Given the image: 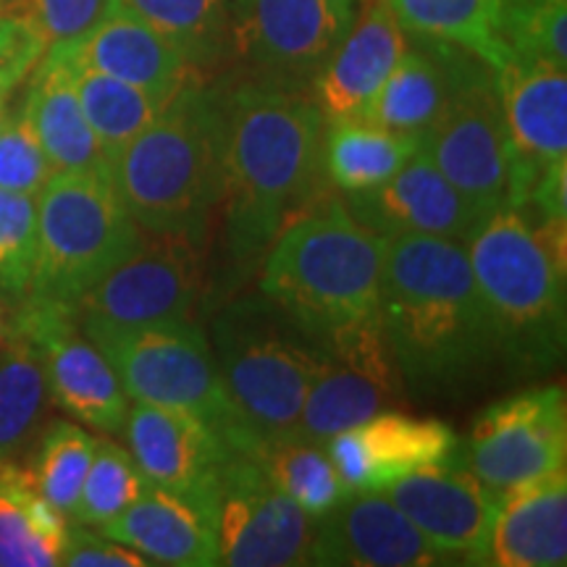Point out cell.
I'll list each match as a JSON object with an SVG mask.
<instances>
[{
  "label": "cell",
  "mask_w": 567,
  "mask_h": 567,
  "mask_svg": "<svg viewBox=\"0 0 567 567\" xmlns=\"http://www.w3.org/2000/svg\"><path fill=\"white\" fill-rule=\"evenodd\" d=\"M421 151V137H410L365 118H344L326 126L323 174L342 195L363 193L392 179Z\"/></svg>",
  "instance_id": "cell-29"
},
{
  "label": "cell",
  "mask_w": 567,
  "mask_h": 567,
  "mask_svg": "<svg viewBox=\"0 0 567 567\" xmlns=\"http://www.w3.org/2000/svg\"><path fill=\"white\" fill-rule=\"evenodd\" d=\"M457 444L455 431L444 421L384 410L339 431L323 446L344 492H384L415 467L450 457Z\"/></svg>",
  "instance_id": "cell-20"
},
{
  "label": "cell",
  "mask_w": 567,
  "mask_h": 567,
  "mask_svg": "<svg viewBox=\"0 0 567 567\" xmlns=\"http://www.w3.org/2000/svg\"><path fill=\"white\" fill-rule=\"evenodd\" d=\"M130 400L187 410L208 423L226 444L234 439V415L218 379L216 358L195 321L151 326L80 323Z\"/></svg>",
  "instance_id": "cell-8"
},
{
  "label": "cell",
  "mask_w": 567,
  "mask_h": 567,
  "mask_svg": "<svg viewBox=\"0 0 567 567\" xmlns=\"http://www.w3.org/2000/svg\"><path fill=\"white\" fill-rule=\"evenodd\" d=\"M499 38L515 59L567 66V0H505Z\"/></svg>",
  "instance_id": "cell-37"
},
{
  "label": "cell",
  "mask_w": 567,
  "mask_h": 567,
  "mask_svg": "<svg viewBox=\"0 0 567 567\" xmlns=\"http://www.w3.org/2000/svg\"><path fill=\"white\" fill-rule=\"evenodd\" d=\"M384 247L342 200L321 195L266 250L260 295L321 342L379 321Z\"/></svg>",
  "instance_id": "cell-5"
},
{
  "label": "cell",
  "mask_w": 567,
  "mask_h": 567,
  "mask_svg": "<svg viewBox=\"0 0 567 567\" xmlns=\"http://www.w3.org/2000/svg\"><path fill=\"white\" fill-rule=\"evenodd\" d=\"M384 6L410 38L463 48L494 71L509 59L499 38L505 0H384Z\"/></svg>",
  "instance_id": "cell-30"
},
{
  "label": "cell",
  "mask_w": 567,
  "mask_h": 567,
  "mask_svg": "<svg viewBox=\"0 0 567 567\" xmlns=\"http://www.w3.org/2000/svg\"><path fill=\"white\" fill-rule=\"evenodd\" d=\"M567 563V476L563 471L515 486L494 502L476 565L563 567Z\"/></svg>",
  "instance_id": "cell-24"
},
{
  "label": "cell",
  "mask_w": 567,
  "mask_h": 567,
  "mask_svg": "<svg viewBox=\"0 0 567 567\" xmlns=\"http://www.w3.org/2000/svg\"><path fill=\"white\" fill-rule=\"evenodd\" d=\"M38 260V197L0 189V295L11 305L30 297Z\"/></svg>",
  "instance_id": "cell-38"
},
{
  "label": "cell",
  "mask_w": 567,
  "mask_h": 567,
  "mask_svg": "<svg viewBox=\"0 0 567 567\" xmlns=\"http://www.w3.org/2000/svg\"><path fill=\"white\" fill-rule=\"evenodd\" d=\"M118 9L151 24L200 71L231 59L229 0H116Z\"/></svg>",
  "instance_id": "cell-32"
},
{
  "label": "cell",
  "mask_w": 567,
  "mask_h": 567,
  "mask_svg": "<svg viewBox=\"0 0 567 567\" xmlns=\"http://www.w3.org/2000/svg\"><path fill=\"white\" fill-rule=\"evenodd\" d=\"M421 147L481 221L505 208L509 137L492 66L481 59L467 63L450 103L421 137Z\"/></svg>",
  "instance_id": "cell-9"
},
{
  "label": "cell",
  "mask_w": 567,
  "mask_h": 567,
  "mask_svg": "<svg viewBox=\"0 0 567 567\" xmlns=\"http://www.w3.org/2000/svg\"><path fill=\"white\" fill-rule=\"evenodd\" d=\"M342 203L365 229L384 239L423 234L465 245L481 224L478 213L444 179L423 147L392 179L344 195Z\"/></svg>",
  "instance_id": "cell-19"
},
{
  "label": "cell",
  "mask_w": 567,
  "mask_h": 567,
  "mask_svg": "<svg viewBox=\"0 0 567 567\" xmlns=\"http://www.w3.org/2000/svg\"><path fill=\"white\" fill-rule=\"evenodd\" d=\"M384 494L439 557H465V563L476 565L492 526L494 499L457 450L396 478Z\"/></svg>",
  "instance_id": "cell-18"
},
{
  "label": "cell",
  "mask_w": 567,
  "mask_h": 567,
  "mask_svg": "<svg viewBox=\"0 0 567 567\" xmlns=\"http://www.w3.org/2000/svg\"><path fill=\"white\" fill-rule=\"evenodd\" d=\"M66 520L34 492L24 471H0V567L61 565Z\"/></svg>",
  "instance_id": "cell-31"
},
{
  "label": "cell",
  "mask_w": 567,
  "mask_h": 567,
  "mask_svg": "<svg viewBox=\"0 0 567 567\" xmlns=\"http://www.w3.org/2000/svg\"><path fill=\"white\" fill-rule=\"evenodd\" d=\"M48 53L74 66L101 71L134 84L151 92L161 103L172 101L184 84L197 76V71L184 61L172 42L118 6L80 40L51 45Z\"/></svg>",
  "instance_id": "cell-22"
},
{
  "label": "cell",
  "mask_w": 567,
  "mask_h": 567,
  "mask_svg": "<svg viewBox=\"0 0 567 567\" xmlns=\"http://www.w3.org/2000/svg\"><path fill=\"white\" fill-rule=\"evenodd\" d=\"M247 455L258 460L276 488L287 494L310 520L323 517L347 494L323 444L289 436L255 446Z\"/></svg>",
  "instance_id": "cell-34"
},
{
  "label": "cell",
  "mask_w": 567,
  "mask_h": 567,
  "mask_svg": "<svg viewBox=\"0 0 567 567\" xmlns=\"http://www.w3.org/2000/svg\"><path fill=\"white\" fill-rule=\"evenodd\" d=\"M6 6H9V0H0V13H6Z\"/></svg>",
  "instance_id": "cell-45"
},
{
  "label": "cell",
  "mask_w": 567,
  "mask_h": 567,
  "mask_svg": "<svg viewBox=\"0 0 567 567\" xmlns=\"http://www.w3.org/2000/svg\"><path fill=\"white\" fill-rule=\"evenodd\" d=\"M151 237L76 302V323L151 326L193 321L205 287L203 243L174 234Z\"/></svg>",
  "instance_id": "cell-13"
},
{
  "label": "cell",
  "mask_w": 567,
  "mask_h": 567,
  "mask_svg": "<svg viewBox=\"0 0 567 567\" xmlns=\"http://www.w3.org/2000/svg\"><path fill=\"white\" fill-rule=\"evenodd\" d=\"M147 478L142 476L132 452L111 439H97L95 455L84 476L80 499L71 509L69 520L97 528L113 520L145 492Z\"/></svg>",
  "instance_id": "cell-36"
},
{
  "label": "cell",
  "mask_w": 567,
  "mask_h": 567,
  "mask_svg": "<svg viewBox=\"0 0 567 567\" xmlns=\"http://www.w3.org/2000/svg\"><path fill=\"white\" fill-rule=\"evenodd\" d=\"M48 51V42L21 13H0V92L11 95Z\"/></svg>",
  "instance_id": "cell-41"
},
{
  "label": "cell",
  "mask_w": 567,
  "mask_h": 567,
  "mask_svg": "<svg viewBox=\"0 0 567 567\" xmlns=\"http://www.w3.org/2000/svg\"><path fill=\"white\" fill-rule=\"evenodd\" d=\"M323 347L326 365L305 400L297 425V436L316 444L394 410L405 386L379 321L337 331L323 339Z\"/></svg>",
  "instance_id": "cell-14"
},
{
  "label": "cell",
  "mask_w": 567,
  "mask_h": 567,
  "mask_svg": "<svg viewBox=\"0 0 567 567\" xmlns=\"http://www.w3.org/2000/svg\"><path fill=\"white\" fill-rule=\"evenodd\" d=\"M379 323L415 394H455L496 360L467 250L455 239H386Z\"/></svg>",
  "instance_id": "cell-2"
},
{
  "label": "cell",
  "mask_w": 567,
  "mask_h": 567,
  "mask_svg": "<svg viewBox=\"0 0 567 567\" xmlns=\"http://www.w3.org/2000/svg\"><path fill=\"white\" fill-rule=\"evenodd\" d=\"M30 76V87L19 111L38 134L53 174L109 168L101 142L84 118L66 63L45 51Z\"/></svg>",
  "instance_id": "cell-27"
},
{
  "label": "cell",
  "mask_w": 567,
  "mask_h": 567,
  "mask_svg": "<svg viewBox=\"0 0 567 567\" xmlns=\"http://www.w3.org/2000/svg\"><path fill=\"white\" fill-rule=\"evenodd\" d=\"M13 310H17V305H11L3 295H0V347L6 344V339H9L13 331Z\"/></svg>",
  "instance_id": "cell-43"
},
{
  "label": "cell",
  "mask_w": 567,
  "mask_h": 567,
  "mask_svg": "<svg viewBox=\"0 0 567 567\" xmlns=\"http://www.w3.org/2000/svg\"><path fill=\"white\" fill-rule=\"evenodd\" d=\"M51 176V161L24 113L6 116L0 124V189L38 197Z\"/></svg>",
  "instance_id": "cell-39"
},
{
  "label": "cell",
  "mask_w": 567,
  "mask_h": 567,
  "mask_svg": "<svg viewBox=\"0 0 567 567\" xmlns=\"http://www.w3.org/2000/svg\"><path fill=\"white\" fill-rule=\"evenodd\" d=\"M226 247L237 274L264 260L284 226L323 195L326 116L310 90L224 84Z\"/></svg>",
  "instance_id": "cell-1"
},
{
  "label": "cell",
  "mask_w": 567,
  "mask_h": 567,
  "mask_svg": "<svg viewBox=\"0 0 567 567\" xmlns=\"http://www.w3.org/2000/svg\"><path fill=\"white\" fill-rule=\"evenodd\" d=\"M116 6V0H9L6 11L30 19L51 48L80 40Z\"/></svg>",
  "instance_id": "cell-40"
},
{
  "label": "cell",
  "mask_w": 567,
  "mask_h": 567,
  "mask_svg": "<svg viewBox=\"0 0 567 567\" xmlns=\"http://www.w3.org/2000/svg\"><path fill=\"white\" fill-rule=\"evenodd\" d=\"M231 59L250 80L310 90L358 19V0H229Z\"/></svg>",
  "instance_id": "cell-10"
},
{
  "label": "cell",
  "mask_w": 567,
  "mask_h": 567,
  "mask_svg": "<svg viewBox=\"0 0 567 567\" xmlns=\"http://www.w3.org/2000/svg\"><path fill=\"white\" fill-rule=\"evenodd\" d=\"M13 321L38 344L55 405L90 429L122 434L130 396L103 352L82 334L74 308L27 300Z\"/></svg>",
  "instance_id": "cell-15"
},
{
  "label": "cell",
  "mask_w": 567,
  "mask_h": 567,
  "mask_svg": "<svg viewBox=\"0 0 567 567\" xmlns=\"http://www.w3.org/2000/svg\"><path fill=\"white\" fill-rule=\"evenodd\" d=\"M218 565H310L313 520L279 492L258 460L231 450L208 499Z\"/></svg>",
  "instance_id": "cell-11"
},
{
  "label": "cell",
  "mask_w": 567,
  "mask_h": 567,
  "mask_svg": "<svg viewBox=\"0 0 567 567\" xmlns=\"http://www.w3.org/2000/svg\"><path fill=\"white\" fill-rule=\"evenodd\" d=\"M496 84L509 137L507 205L520 208L538 176L567 161V66L509 55Z\"/></svg>",
  "instance_id": "cell-16"
},
{
  "label": "cell",
  "mask_w": 567,
  "mask_h": 567,
  "mask_svg": "<svg viewBox=\"0 0 567 567\" xmlns=\"http://www.w3.org/2000/svg\"><path fill=\"white\" fill-rule=\"evenodd\" d=\"M457 455L492 499L515 486L563 471L567 460V400L559 384L509 394L471 425Z\"/></svg>",
  "instance_id": "cell-12"
},
{
  "label": "cell",
  "mask_w": 567,
  "mask_h": 567,
  "mask_svg": "<svg viewBox=\"0 0 567 567\" xmlns=\"http://www.w3.org/2000/svg\"><path fill=\"white\" fill-rule=\"evenodd\" d=\"M408 45L410 34L392 17L384 0H375L363 17L354 19L350 32L310 84V95L326 122L363 118Z\"/></svg>",
  "instance_id": "cell-23"
},
{
  "label": "cell",
  "mask_w": 567,
  "mask_h": 567,
  "mask_svg": "<svg viewBox=\"0 0 567 567\" xmlns=\"http://www.w3.org/2000/svg\"><path fill=\"white\" fill-rule=\"evenodd\" d=\"M66 66L71 82H74L76 97H80L84 118H87L92 134L101 142L105 166H109L113 155L122 151L132 137H137L158 116L166 103H161L151 92L116 80V76L74 66V63H66Z\"/></svg>",
  "instance_id": "cell-33"
},
{
  "label": "cell",
  "mask_w": 567,
  "mask_h": 567,
  "mask_svg": "<svg viewBox=\"0 0 567 567\" xmlns=\"http://www.w3.org/2000/svg\"><path fill=\"white\" fill-rule=\"evenodd\" d=\"M48 400L51 389L38 344L13 321L11 337L0 347V471L17 465L38 444Z\"/></svg>",
  "instance_id": "cell-28"
},
{
  "label": "cell",
  "mask_w": 567,
  "mask_h": 567,
  "mask_svg": "<svg viewBox=\"0 0 567 567\" xmlns=\"http://www.w3.org/2000/svg\"><path fill=\"white\" fill-rule=\"evenodd\" d=\"M224 82L195 76L113 155V193L142 231L203 243L224 203Z\"/></svg>",
  "instance_id": "cell-3"
},
{
  "label": "cell",
  "mask_w": 567,
  "mask_h": 567,
  "mask_svg": "<svg viewBox=\"0 0 567 567\" xmlns=\"http://www.w3.org/2000/svg\"><path fill=\"white\" fill-rule=\"evenodd\" d=\"M210 350L234 415L231 450L297 436L326 347L266 295L226 302L210 323Z\"/></svg>",
  "instance_id": "cell-6"
},
{
  "label": "cell",
  "mask_w": 567,
  "mask_h": 567,
  "mask_svg": "<svg viewBox=\"0 0 567 567\" xmlns=\"http://www.w3.org/2000/svg\"><path fill=\"white\" fill-rule=\"evenodd\" d=\"M97 439L71 421H53L34 444V460L24 471L30 486L63 517H71L80 499Z\"/></svg>",
  "instance_id": "cell-35"
},
{
  "label": "cell",
  "mask_w": 567,
  "mask_h": 567,
  "mask_svg": "<svg viewBox=\"0 0 567 567\" xmlns=\"http://www.w3.org/2000/svg\"><path fill=\"white\" fill-rule=\"evenodd\" d=\"M97 534L140 551L151 565H218L208 513L153 484H147L122 515L97 526Z\"/></svg>",
  "instance_id": "cell-25"
},
{
  "label": "cell",
  "mask_w": 567,
  "mask_h": 567,
  "mask_svg": "<svg viewBox=\"0 0 567 567\" xmlns=\"http://www.w3.org/2000/svg\"><path fill=\"white\" fill-rule=\"evenodd\" d=\"M6 101H9V95H6V92H0V124H3V118H6Z\"/></svg>",
  "instance_id": "cell-44"
},
{
  "label": "cell",
  "mask_w": 567,
  "mask_h": 567,
  "mask_svg": "<svg viewBox=\"0 0 567 567\" xmlns=\"http://www.w3.org/2000/svg\"><path fill=\"white\" fill-rule=\"evenodd\" d=\"M442 557L381 492H347L313 520L310 565L425 567Z\"/></svg>",
  "instance_id": "cell-21"
},
{
  "label": "cell",
  "mask_w": 567,
  "mask_h": 567,
  "mask_svg": "<svg viewBox=\"0 0 567 567\" xmlns=\"http://www.w3.org/2000/svg\"><path fill=\"white\" fill-rule=\"evenodd\" d=\"M410 40H415V45H408L402 59L396 61L392 74L365 109L363 118L384 130L423 137L450 103L460 76L476 55L446 42Z\"/></svg>",
  "instance_id": "cell-26"
},
{
  "label": "cell",
  "mask_w": 567,
  "mask_h": 567,
  "mask_svg": "<svg viewBox=\"0 0 567 567\" xmlns=\"http://www.w3.org/2000/svg\"><path fill=\"white\" fill-rule=\"evenodd\" d=\"M565 229L505 205L465 243L496 358L517 379L547 375L565 358Z\"/></svg>",
  "instance_id": "cell-4"
},
{
  "label": "cell",
  "mask_w": 567,
  "mask_h": 567,
  "mask_svg": "<svg viewBox=\"0 0 567 567\" xmlns=\"http://www.w3.org/2000/svg\"><path fill=\"white\" fill-rule=\"evenodd\" d=\"M122 436L147 484L184 496L208 513L218 471L231 452L208 423L187 410L132 400Z\"/></svg>",
  "instance_id": "cell-17"
},
{
  "label": "cell",
  "mask_w": 567,
  "mask_h": 567,
  "mask_svg": "<svg viewBox=\"0 0 567 567\" xmlns=\"http://www.w3.org/2000/svg\"><path fill=\"white\" fill-rule=\"evenodd\" d=\"M142 243L145 231L113 193L109 168L53 174L38 195V260L27 300L76 308Z\"/></svg>",
  "instance_id": "cell-7"
},
{
  "label": "cell",
  "mask_w": 567,
  "mask_h": 567,
  "mask_svg": "<svg viewBox=\"0 0 567 567\" xmlns=\"http://www.w3.org/2000/svg\"><path fill=\"white\" fill-rule=\"evenodd\" d=\"M61 565L66 567H147L145 557L132 547L111 542L103 534H95L90 526L74 523L66 528L61 549Z\"/></svg>",
  "instance_id": "cell-42"
}]
</instances>
